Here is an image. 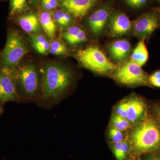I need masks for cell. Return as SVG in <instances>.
<instances>
[{"instance_id":"obj_26","label":"cell","mask_w":160,"mask_h":160,"mask_svg":"<svg viewBox=\"0 0 160 160\" xmlns=\"http://www.w3.org/2000/svg\"><path fill=\"white\" fill-rule=\"evenodd\" d=\"M58 0H41V6L45 10H51L58 6Z\"/></svg>"},{"instance_id":"obj_31","label":"cell","mask_w":160,"mask_h":160,"mask_svg":"<svg viewBox=\"0 0 160 160\" xmlns=\"http://www.w3.org/2000/svg\"><path fill=\"white\" fill-rule=\"evenodd\" d=\"M32 1H34V2H37V1H40V0H32Z\"/></svg>"},{"instance_id":"obj_32","label":"cell","mask_w":160,"mask_h":160,"mask_svg":"<svg viewBox=\"0 0 160 160\" xmlns=\"http://www.w3.org/2000/svg\"><path fill=\"white\" fill-rule=\"evenodd\" d=\"M158 158L159 160H160V155H159V156L158 157Z\"/></svg>"},{"instance_id":"obj_11","label":"cell","mask_w":160,"mask_h":160,"mask_svg":"<svg viewBox=\"0 0 160 160\" xmlns=\"http://www.w3.org/2000/svg\"><path fill=\"white\" fill-rule=\"evenodd\" d=\"M14 80L5 71H0V103L18 100Z\"/></svg>"},{"instance_id":"obj_5","label":"cell","mask_w":160,"mask_h":160,"mask_svg":"<svg viewBox=\"0 0 160 160\" xmlns=\"http://www.w3.org/2000/svg\"><path fill=\"white\" fill-rule=\"evenodd\" d=\"M131 60L125 62L113 72L112 77L122 85L130 87L151 86L149 76Z\"/></svg>"},{"instance_id":"obj_9","label":"cell","mask_w":160,"mask_h":160,"mask_svg":"<svg viewBox=\"0 0 160 160\" xmlns=\"http://www.w3.org/2000/svg\"><path fill=\"white\" fill-rule=\"evenodd\" d=\"M109 34L112 37H119L129 32L132 24L126 14L115 12L110 16L109 19Z\"/></svg>"},{"instance_id":"obj_15","label":"cell","mask_w":160,"mask_h":160,"mask_svg":"<svg viewBox=\"0 0 160 160\" xmlns=\"http://www.w3.org/2000/svg\"><path fill=\"white\" fill-rule=\"evenodd\" d=\"M18 22L20 27L29 34H38L41 31L39 18L34 13L23 15L18 19Z\"/></svg>"},{"instance_id":"obj_25","label":"cell","mask_w":160,"mask_h":160,"mask_svg":"<svg viewBox=\"0 0 160 160\" xmlns=\"http://www.w3.org/2000/svg\"><path fill=\"white\" fill-rule=\"evenodd\" d=\"M128 98L122 100L114 108V114L127 119Z\"/></svg>"},{"instance_id":"obj_20","label":"cell","mask_w":160,"mask_h":160,"mask_svg":"<svg viewBox=\"0 0 160 160\" xmlns=\"http://www.w3.org/2000/svg\"><path fill=\"white\" fill-rule=\"evenodd\" d=\"M52 15L56 24L62 28H68L73 23V16L65 10H57Z\"/></svg>"},{"instance_id":"obj_16","label":"cell","mask_w":160,"mask_h":160,"mask_svg":"<svg viewBox=\"0 0 160 160\" xmlns=\"http://www.w3.org/2000/svg\"><path fill=\"white\" fill-rule=\"evenodd\" d=\"M39 20L41 27L46 36L49 38H54L57 26L52 15L47 11L42 12L40 15Z\"/></svg>"},{"instance_id":"obj_24","label":"cell","mask_w":160,"mask_h":160,"mask_svg":"<svg viewBox=\"0 0 160 160\" xmlns=\"http://www.w3.org/2000/svg\"><path fill=\"white\" fill-rule=\"evenodd\" d=\"M108 137L111 143L119 142L125 140L122 131H120L111 125L108 130Z\"/></svg>"},{"instance_id":"obj_3","label":"cell","mask_w":160,"mask_h":160,"mask_svg":"<svg viewBox=\"0 0 160 160\" xmlns=\"http://www.w3.org/2000/svg\"><path fill=\"white\" fill-rule=\"evenodd\" d=\"M76 57L83 67L98 74L110 73L118 67L98 46H90L81 49Z\"/></svg>"},{"instance_id":"obj_21","label":"cell","mask_w":160,"mask_h":160,"mask_svg":"<svg viewBox=\"0 0 160 160\" xmlns=\"http://www.w3.org/2000/svg\"><path fill=\"white\" fill-rule=\"evenodd\" d=\"M28 8V0H10L9 15L11 16L21 13Z\"/></svg>"},{"instance_id":"obj_12","label":"cell","mask_w":160,"mask_h":160,"mask_svg":"<svg viewBox=\"0 0 160 160\" xmlns=\"http://www.w3.org/2000/svg\"><path fill=\"white\" fill-rule=\"evenodd\" d=\"M146 105L144 100L136 96L128 98L127 119L135 125L146 116Z\"/></svg>"},{"instance_id":"obj_22","label":"cell","mask_w":160,"mask_h":160,"mask_svg":"<svg viewBox=\"0 0 160 160\" xmlns=\"http://www.w3.org/2000/svg\"><path fill=\"white\" fill-rule=\"evenodd\" d=\"M68 49L66 44L62 41L54 40L50 42L49 52L57 56H62L68 53Z\"/></svg>"},{"instance_id":"obj_33","label":"cell","mask_w":160,"mask_h":160,"mask_svg":"<svg viewBox=\"0 0 160 160\" xmlns=\"http://www.w3.org/2000/svg\"><path fill=\"white\" fill-rule=\"evenodd\" d=\"M1 109H0V113H1Z\"/></svg>"},{"instance_id":"obj_18","label":"cell","mask_w":160,"mask_h":160,"mask_svg":"<svg viewBox=\"0 0 160 160\" xmlns=\"http://www.w3.org/2000/svg\"><path fill=\"white\" fill-rule=\"evenodd\" d=\"M149 58V52L145 44V39H142L132 51L131 60L140 67L146 64Z\"/></svg>"},{"instance_id":"obj_7","label":"cell","mask_w":160,"mask_h":160,"mask_svg":"<svg viewBox=\"0 0 160 160\" xmlns=\"http://www.w3.org/2000/svg\"><path fill=\"white\" fill-rule=\"evenodd\" d=\"M158 25L157 16L153 12L142 15L135 21L133 34L139 38L146 39L155 30Z\"/></svg>"},{"instance_id":"obj_27","label":"cell","mask_w":160,"mask_h":160,"mask_svg":"<svg viewBox=\"0 0 160 160\" xmlns=\"http://www.w3.org/2000/svg\"><path fill=\"white\" fill-rule=\"evenodd\" d=\"M149 80L151 86L160 88V70L156 71L149 76Z\"/></svg>"},{"instance_id":"obj_6","label":"cell","mask_w":160,"mask_h":160,"mask_svg":"<svg viewBox=\"0 0 160 160\" xmlns=\"http://www.w3.org/2000/svg\"><path fill=\"white\" fill-rule=\"evenodd\" d=\"M17 78L22 90L29 97L34 96L39 87V76L38 69L31 62H26L20 66Z\"/></svg>"},{"instance_id":"obj_28","label":"cell","mask_w":160,"mask_h":160,"mask_svg":"<svg viewBox=\"0 0 160 160\" xmlns=\"http://www.w3.org/2000/svg\"><path fill=\"white\" fill-rule=\"evenodd\" d=\"M127 5L132 8H138L147 2L148 0H125Z\"/></svg>"},{"instance_id":"obj_13","label":"cell","mask_w":160,"mask_h":160,"mask_svg":"<svg viewBox=\"0 0 160 160\" xmlns=\"http://www.w3.org/2000/svg\"><path fill=\"white\" fill-rule=\"evenodd\" d=\"M130 51V43L125 39L114 41L112 43L109 48L111 58L118 62L126 60L129 56Z\"/></svg>"},{"instance_id":"obj_30","label":"cell","mask_w":160,"mask_h":160,"mask_svg":"<svg viewBox=\"0 0 160 160\" xmlns=\"http://www.w3.org/2000/svg\"><path fill=\"white\" fill-rule=\"evenodd\" d=\"M143 160H159L158 157L155 156H149V157L146 158Z\"/></svg>"},{"instance_id":"obj_23","label":"cell","mask_w":160,"mask_h":160,"mask_svg":"<svg viewBox=\"0 0 160 160\" xmlns=\"http://www.w3.org/2000/svg\"><path fill=\"white\" fill-rule=\"evenodd\" d=\"M111 125L120 131H124L129 129L131 124L127 119L114 113L112 116Z\"/></svg>"},{"instance_id":"obj_2","label":"cell","mask_w":160,"mask_h":160,"mask_svg":"<svg viewBox=\"0 0 160 160\" xmlns=\"http://www.w3.org/2000/svg\"><path fill=\"white\" fill-rule=\"evenodd\" d=\"M74 76L70 68L60 62H48L45 64L42 96L46 99H56L71 86Z\"/></svg>"},{"instance_id":"obj_1","label":"cell","mask_w":160,"mask_h":160,"mask_svg":"<svg viewBox=\"0 0 160 160\" xmlns=\"http://www.w3.org/2000/svg\"><path fill=\"white\" fill-rule=\"evenodd\" d=\"M129 153L137 156L160 150V125L155 118L146 116L135 124L127 139Z\"/></svg>"},{"instance_id":"obj_17","label":"cell","mask_w":160,"mask_h":160,"mask_svg":"<svg viewBox=\"0 0 160 160\" xmlns=\"http://www.w3.org/2000/svg\"><path fill=\"white\" fill-rule=\"evenodd\" d=\"M31 46L39 54L45 55L49 52L50 42L43 35L29 34Z\"/></svg>"},{"instance_id":"obj_10","label":"cell","mask_w":160,"mask_h":160,"mask_svg":"<svg viewBox=\"0 0 160 160\" xmlns=\"http://www.w3.org/2000/svg\"><path fill=\"white\" fill-rule=\"evenodd\" d=\"M109 9L102 7L93 12L88 18L87 22L92 33L95 36L100 35L109 21Z\"/></svg>"},{"instance_id":"obj_19","label":"cell","mask_w":160,"mask_h":160,"mask_svg":"<svg viewBox=\"0 0 160 160\" xmlns=\"http://www.w3.org/2000/svg\"><path fill=\"white\" fill-rule=\"evenodd\" d=\"M111 148L117 160H126L129 153L128 140L125 139L119 142L112 143Z\"/></svg>"},{"instance_id":"obj_4","label":"cell","mask_w":160,"mask_h":160,"mask_svg":"<svg viewBox=\"0 0 160 160\" xmlns=\"http://www.w3.org/2000/svg\"><path fill=\"white\" fill-rule=\"evenodd\" d=\"M28 52L27 43L22 36L18 32L11 30L8 33L1 56L2 65L7 70L13 69Z\"/></svg>"},{"instance_id":"obj_29","label":"cell","mask_w":160,"mask_h":160,"mask_svg":"<svg viewBox=\"0 0 160 160\" xmlns=\"http://www.w3.org/2000/svg\"><path fill=\"white\" fill-rule=\"evenodd\" d=\"M155 118L160 125V105H156L153 107Z\"/></svg>"},{"instance_id":"obj_8","label":"cell","mask_w":160,"mask_h":160,"mask_svg":"<svg viewBox=\"0 0 160 160\" xmlns=\"http://www.w3.org/2000/svg\"><path fill=\"white\" fill-rule=\"evenodd\" d=\"M101 0H60V4L65 11L73 17L82 18Z\"/></svg>"},{"instance_id":"obj_14","label":"cell","mask_w":160,"mask_h":160,"mask_svg":"<svg viewBox=\"0 0 160 160\" xmlns=\"http://www.w3.org/2000/svg\"><path fill=\"white\" fill-rule=\"evenodd\" d=\"M62 37L66 42L75 46L86 42L88 40L86 32L79 26H72L63 32Z\"/></svg>"},{"instance_id":"obj_34","label":"cell","mask_w":160,"mask_h":160,"mask_svg":"<svg viewBox=\"0 0 160 160\" xmlns=\"http://www.w3.org/2000/svg\"><path fill=\"white\" fill-rule=\"evenodd\" d=\"M159 1H160V0H159Z\"/></svg>"}]
</instances>
